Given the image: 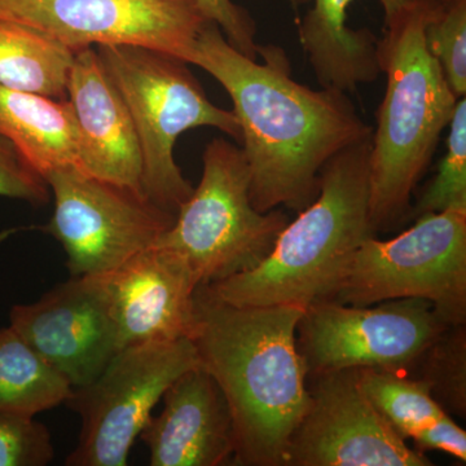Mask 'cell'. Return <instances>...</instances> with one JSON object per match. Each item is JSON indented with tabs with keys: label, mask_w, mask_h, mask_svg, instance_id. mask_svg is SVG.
I'll list each match as a JSON object with an SVG mask.
<instances>
[{
	"label": "cell",
	"mask_w": 466,
	"mask_h": 466,
	"mask_svg": "<svg viewBox=\"0 0 466 466\" xmlns=\"http://www.w3.org/2000/svg\"><path fill=\"white\" fill-rule=\"evenodd\" d=\"M309 407L287 466H431L368 400L355 370L309 375Z\"/></svg>",
	"instance_id": "obj_12"
},
{
	"label": "cell",
	"mask_w": 466,
	"mask_h": 466,
	"mask_svg": "<svg viewBox=\"0 0 466 466\" xmlns=\"http://www.w3.org/2000/svg\"><path fill=\"white\" fill-rule=\"evenodd\" d=\"M15 330L73 389L90 385L119 351L106 275L70 276L9 314Z\"/></svg>",
	"instance_id": "obj_13"
},
{
	"label": "cell",
	"mask_w": 466,
	"mask_h": 466,
	"mask_svg": "<svg viewBox=\"0 0 466 466\" xmlns=\"http://www.w3.org/2000/svg\"><path fill=\"white\" fill-rule=\"evenodd\" d=\"M200 366L188 337L126 346L90 385L66 404L81 416L78 444L67 466H126L152 410L175 380Z\"/></svg>",
	"instance_id": "obj_8"
},
{
	"label": "cell",
	"mask_w": 466,
	"mask_h": 466,
	"mask_svg": "<svg viewBox=\"0 0 466 466\" xmlns=\"http://www.w3.org/2000/svg\"><path fill=\"white\" fill-rule=\"evenodd\" d=\"M54 193L50 222L39 227L66 250L70 276L106 274L148 249L175 216L143 193L85 174L75 167L45 177Z\"/></svg>",
	"instance_id": "obj_10"
},
{
	"label": "cell",
	"mask_w": 466,
	"mask_h": 466,
	"mask_svg": "<svg viewBox=\"0 0 466 466\" xmlns=\"http://www.w3.org/2000/svg\"><path fill=\"white\" fill-rule=\"evenodd\" d=\"M449 327L426 299L370 306L321 299L303 311L297 348L309 375L359 368L410 373Z\"/></svg>",
	"instance_id": "obj_9"
},
{
	"label": "cell",
	"mask_w": 466,
	"mask_h": 466,
	"mask_svg": "<svg viewBox=\"0 0 466 466\" xmlns=\"http://www.w3.org/2000/svg\"><path fill=\"white\" fill-rule=\"evenodd\" d=\"M0 18L81 51L137 46L189 64L208 18L195 0H0Z\"/></svg>",
	"instance_id": "obj_11"
},
{
	"label": "cell",
	"mask_w": 466,
	"mask_h": 466,
	"mask_svg": "<svg viewBox=\"0 0 466 466\" xmlns=\"http://www.w3.org/2000/svg\"><path fill=\"white\" fill-rule=\"evenodd\" d=\"M444 2H446V3L456 2V0H444Z\"/></svg>",
	"instance_id": "obj_30"
},
{
	"label": "cell",
	"mask_w": 466,
	"mask_h": 466,
	"mask_svg": "<svg viewBox=\"0 0 466 466\" xmlns=\"http://www.w3.org/2000/svg\"><path fill=\"white\" fill-rule=\"evenodd\" d=\"M164 410L150 416L139 438L152 466H218L232 460L231 410L214 377L200 366L165 391Z\"/></svg>",
	"instance_id": "obj_16"
},
{
	"label": "cell",
	"mask_w": 466,
	"mask_h": 466,
	"mask_svg": "<svg viewBox=\"0 0 466 466\" xmlns=\"http://www.w3.org/2000/svg\"><path fill=\"white\" fill-rule=\"evenodd\" d=\"M208 20L216 23L227 41L245 56L258 58L257 25L247 9L233 0H195Z\"/></svg>",
	"instance_id": "obj_27"
},
{
	"label": "cell",
	"mask_w": 466,
	"mask_h": 466,
	"mask_svg": "<svg viewBox=\"0 0 466 466\" xmlns=\"http://www.w3.org/2000/svg\"><path fill=\"white\" fill-rule=\"evenodd\" d=\"M416 450L425 453L426 451H441L460 460L466 461V433L460 428L449 413L434 422L412 440Z\"/></svg>",
	"instance_id": "obj_28"
},
{
	"label": "cell",
	"mask_w": 466,
	"mask_h": 466,
	"mask_svg": "<svg viewBox=\"0 0 466 466\" xmlns=\"http://www.w3.org/2000/svg\"><path fill=\"white\" fill-rule=\"evenodd\" d=\"M245 56L213 21L201 30L189 64L228 92L240 126L242 155L250 175L251 205L302 211L317 198L320 173L339 152L366 142L373 128L359 116L348 92L314 90L291 78L287 55L259 46Z\"/></svg>",
	"instance_id": "obj_1"
},
{
	"label": "cell",
	"mask_w": 466,
	"mask_h": 466,
	"mask_svg": "<svg viewBox=\"0 0 466 466\" xmlns=\"http://www.w3.org/2000/svg\"><path fill=\"white\" fill-rule=\"evenodd\" d=\"M50 187L16 147L0 137V198L42 207L50 201Z\"/></svg>",
	"instance_id": "obj_26"
},
{
	"label": "cell",
	"mask_w": 466,
	"mask_h": 466,
	"mask_svg": "<svg viewBox=\"0 0 466 466\" xmlns=\"http://www.w3.org/2000/svg\"><path fill=\"white\" fill-rule=\"evenodd\" d=\"M305 309L235 306L201 284L189 339L198 363L222 389L233 422V464L287 466L309 407V372L297 348Z\"/></svg>",
	"instance_id": "obj_2"
},
{
	"label": "cell",
	"mask_w": 466,
	"mask_h": 466,
	"mask_svg": "<svg viewBox=\"0 0 466 466\" xmlns=\"http://www.w3.org/2000/svg\"><path fill=\"white\" fill-rule=\"evenodd\" d=\"M354 0H314V5L299 21L302 50L319 85L351 92L381 76L379 39L367 27L348 26V9ZM385 21L421 5L444 0H380Z\"/></svg>",
	"instance_id": "obj_17"
},
{
	"label": "cell",
	"mask_w": 466,
	"mask_h": 466,
	"mask_svg": "<svg viewBox=\"0 0 466 466\" xmlns=\"http://www.w3.org/2000/svg\"><path fill=\"white\" fill-rule=\"evenodd\" d=\"M370 139L330 158L317 198L285 226L269 256L249 271L207 284L211 293L235 306L305 309L329 299L355 251L376 236L370 214Z\"/></svg>",
	"instance_id": "obj_4"
},
{
	"label": "cell",
	"mask_w": 466,
	"mask_h": 466,
	"mask_svg": "<svg viewBox=\"0 0 466 466\" xmlns=\"http://www.w3.org/2000/svg\"><path fill=\"white\" fill-rule=\"evenodd\" d=\"M54 456L45 425L34 417L0 413V466H45Z\"/></svg>",
	"instance_id": "obj_25"
},
{
	"label": "cell",
	"mask_w": 466,
	"mask_h": 466,
	"mask_svg": "<svg viewBox=\"0 0 466 466\" xmlns=\"http://www.w3.org/2000/svg\"><path fill=\"white\" fill-rule=\"evenodd\" d=\"M75 56L66 46L0 18V86L66 100Z\"/></svg>",
	"instance_id": "obj_19"
},
{
	"label": "cell",
	"mask_w": 466,
	"mask_h": 466,
	"mask_svg": "<svg viewBox=\"0 0 466 466\" xmlns=\"http://www.w3.org/2000/svg\"><path fill=\"white\" fill-rule=\"evenodd\" d=\"M202 162L200 184L155 245L179 254L201 284H210L262 263L289 218L280 208L260 213L251 205L247 161L228 140L208 143Z\"/></svg>",
	"instance_id": "obj_6"
},
{
	"label": "cell",
	"mask_w": 466,
	"mask_h": 466,
	"mask_svg": "<svg viewBox=\"0 0 466 466\" xmlns=\"http://www.w3.org/2000/svg\"><path fill=\"white\" fill-rule=\"evenodd\" d=\"M66 100L78 126L79 170L144 195L142 148L134 119L96 48L76 52Z\"/></svg>",
	"instance_id": "obj_15"
},
{
	"label": "cell",
	"mask_w": 466,
	"mask_h": 466,
	"mask_svg": "<svg viewBox=\"0 0 466 466\" xmlns=\"http://www.w3.org/2000/svg\"><path fill=\"white\" fill-rule=\"evenodd\" d=\"M417 379L428 383L434 400L446 412H466L465 324L450 325L416 364Z\"/></svg>",
	"instance_id": "obj_22"
},
{
	"label": "cell",
	"mask_w": 466,
	"mask_h": 466,
	"mask_svg": "<svg viewBox=\"0 0 466 466\" xmlns=\"http://www.w3.org/2000/svg\"><path fill=\"white\" fill-rule=\"evenodd\" d=\"M421 299L447 325L466 321V210L428 213L390 240L367 238L355 251L330 300L370 306Z\"/></svg>",
	"instance_id": "obj_7"
},
{
	"label": "cell",
	"mask_w": 466,
	"mask_h": 466,
	"mask_svg": "<svg viewBox=\"0 0 466 466\" xmlns=\"http://www.w3.org/2000/svg\"><path fill=\"white\" fill-rule=\"evenodd\" d=\"M104 275L119 350L189 339L195 293L201 283L179 254L152 245Z\"/></svg>",
	"instance_id": "obj_14"
},
{
	"label": "cell",
	"mask_w": 466,
	"mask_h": 466,
	"mask_svg": "<svg viewBox=\"0 0 466 466\" xmlns=\"http://www.w3.org/2000/svg\"><path fill=\"white\" fill-rule=\"evenodd\" d=\"M446 155L433 180L425 187L410 208V217L428 213L466 210V97L459 99L451 118Z\"/></svg>",
	"instance_id": "obj_23"
},
{
	"label": "cell",
	"mask_w": 466,
	"mask_h": 466,
	"mask_svg": "<svg viewBox=\"0 0 466 466\" xmlns=\"http://www.w3.org/2000/svg\"><path fill=\"white\" fill-rule=\"evenodd\" d=\"M361 391L403 440H413L446 416L428 383L406 373L376 368L355 370Z\"/></svg>",
	"instance_id": "obj_21"
},
{
	"label": "cell",
	"mask_w": 466,
	"mask_h": 466,
	"mask_svg": "<svg viewBox=\"0 0 466 466\" xmlns=\"http://www.w3.org/2000/svg\"><path fill=\"white\" fill-rule=\"evenodd\" d=\"M443 5H421L385 21V35L379 39L386 90L368 157L375 232L410 217L413 192L459 101L425 45L426 23Z\"/></svg>",
	"instance_id": "obj_3"
},
{
	"label": "cell",
	"mask_w": 466,
	"mask_h": 466,
	"mask_svg": "<svg viewBox=\"0 0 466 466\" xmlns=\"http://www.w3.org/2000/svg\"><path fill=\"white\" fill-rule=\"evenodd\" d=\"M294 8H299L300 5H306L309 0H288Z\"/></svg>",
	"instance_id": "obj_29"
},
{
	"label": "cell",
	"mask_w": 466,
	"mask_h": 466,
	"mask_svg": "<svg viewBox=\"0 0 466 466\" xmlns=\"http://www.w3.org/2000/svg\"><path fill=\"white\" fill-rule=\"evenodd\" d=\"M0 137L43 177L56 168L79 170V134L69 101L0 86Z\"/></svg>",
	"instance_id": "obj_18"
},
{
	"label": "cell",
	"mask_w": 466,
	"mask_h": 466,
	"mask_svg": "<svg viewBox=\"0 0 466 466\" xmlns=\"http://www.w3.org/2000/svg\"><path fill=\"white\" fill-rule=\"evenodd\" d=\"M425 45L451 91L466 96V0L444 3L425 25Z\"/></svg>",
	"instance_id": "obj_24"
},
{
	"label": "cell",
	"mask_w": 466,
	"mask_h": 466,
	"mask_svg": "<svg viewBox=\"0 0 466 466\" xmlns=\"http://www.w3.org/2000/svg\"><path fill=\"white\" fill-rule=\"evenodd\" d=\"M73 388L14 329H0V413L35 417L66 403Z\"/></svg>",
	"instance_id": "obj_20"
},
{
	"label": "cell",
	"mask_w": 466,
	"mask_h": 466,
	"mask_svg": "<svg viewBox=\"0 0 466 466\" xmlns=\"http://www.w3.org/2000/svg\"><path fill=\"white\" fill-rule=\"evenodd\" d=\"M95 48L133 116L142 148L144 195L177 216L193 192L174 159L177 137L192 128L213 127L240 142L238 118L208 99L179 58L137 46Z\"/></svg>",
	"instance_id": "obj_5"
}]
</instances>
